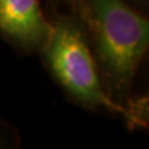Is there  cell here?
Returning <instances> with one entry per match:
<instances>
[{
	"label": "cell",
	"mask_w": 149,
	"mask_h": 149,
	"mask_svg": "<svg viewBox=\"0 0 149 149\" xmlns=\"http://www.w3.org/2000/svg\"><path fill=\"white\" fill-rule=\"evenodd\" d=\"M39 0H0V35L24 52H40L51 35Z\"/></svg>",
	"instance_id": "obj_3"
},
{
	"label": "cell",
	"mask_w": 149,
	"mask_h": 149,
	"mask_svg": "<svg viewBox=\"0 0 149 149\" xmlns=\"http://www.w3.org/2000/svg\"><path fill=\"white\" fill-rule=\"evenodd\" d=\"M51 6L54 9H58L60 6H65L68 13L76 14V15L83 21V24L87 27L88 24V13L86 8L85 0H50Z\"/></svg>",
	"instance_id": "obj_4"
},
{
	"label": "cell",
	"mask_w": 149,
	"mask_h": 149,
	"mask_svg": "<svg viewBox=\"0 0 149 149\" xmlns=\"http://www.w3.org/2000/svg\"><path fill=\"white\" fill-rule=\"evenodd\" d=\"M85 3L88 13L86 29L104 90L114 102L129 109L134 76L148 51V20L127 0Z\"/></svg>",
	"instance_id": "obj_1"
},
{
	"label": "cell",
	"mask_w": 149,
	"mask_h": 149,
	"mask_svg": "<svg viewBox=\"0 0 149 149\" xmlns=\"http://www.w3.org/2000/svg\"><path fill=\"white\" fill-rule=\"evenodd\" d=\"M49 20L52 30L40 54L66 95L87 109L122 114L133 123L129 109L107 95L83 21L72 13H52Z\"/></svg>",
	"instance_id": "obj_2"
},
{
	"label": "cell",
	"mask_w": 149,
	"mask_h": 149,
	"mask_svg": "<svg viewBox=\"0 0 149 149\" xmlns=\"http://www.w3.org/2000/svg\"><path fill=\"white\" fill-rule=\"evenodd\" d=\"M127 1L132 3V4H136V5L139 6V8H146L148 5V0H127Z\"/></svg>",
	"instance_id": "obj_5"
}]
</instances>
